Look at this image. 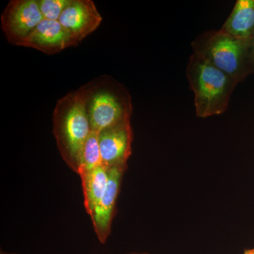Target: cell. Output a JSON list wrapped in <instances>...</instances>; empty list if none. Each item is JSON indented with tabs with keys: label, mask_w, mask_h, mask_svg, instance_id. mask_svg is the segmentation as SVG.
Masks as SVG:
<instances>
[{
	"label": "cell",
	"mask_w": 254,
	"mask_h": 254,
	"mask_svg": "<svg viewBox=\"0 0 254 254\" xmlns=\"http://www.w3.org/2000/svg\"><path fill=\"white\" fill-rule=\"evenodd\" d=\"M92 131L81 88L60 98L53 112V135L64 163L78 174L83 146Z\"/></svg>",
	"instance_id": "6da1fadb"
},
{
	"label": "cell",
	"mask_w": 254,
	"mask_h": 254,
	"mask_svg": "<svg viewBox=\"0 0 254 254\" xmlns=\"http://www.w3.org/2000/svg\"><path fill=\"white\" fill-rule=\"evenodd\" d=\"M187 76L194 94L197 117L206 118L226 111L238 83L235 79L195 53L189 60Z\"/></svg>",
	"instance_id": "7a4b0ae2"
},
{
	"label": "cell",
	"mask_w": 254,
	"mask_h": 254,
	"mask_svg": "<svg viewBox=\"0 0 254 254\" xmlns=\"http://www.w3.org/2000/svg\"><path fill=\"white\" fill-rule=\"evenodd\" d=\"M91 129L100 132L131 120V98L128 91L111 76H101L81 87Z\"/></svg>",
	"instance_id": "3957f363"
},
{
	"label": "cell",
	"mask_w": 254,
	"mask_h": 254,
	"mask_svg": "<svg viewBox=\"0 0 254 254\" xmlns=\"http://www.w3.org/2000/svg\"><path fill=\"white\" fill-rule=\"evenodd\" d=\"M251 40L219 30L205 32L192 42L193 53L199 55L239 83L253 73L250 62Z\"/></svg>",
	"instance_id": "277c9868"
},
{
	"label": "cell",
	"mask_w": 254,
	"mask_h": 254,
	"mask_svg": "<svg viewBox=\"0 0 254 254\" xmlns=\"http://www.w3.org/2000/svg\"><path fill=\"white\" fill-rule=\"evenodd\" d=\"M43 19L37 0H11L1 15V29L10 43L20 46Z\"/></svg>",
	"instance_id": "5b68a950"
},
{
	"label": "cell",
	"mask_w": 254,
	"mask_h": 254,
	"mask_svg": "<svg viewBox=\"0 0 254 254\" xmlns=\"http://www.w3.org/2000/svg\"><path fill=\"white\" fill-rule=\"evenodd\" d=\"M127 166L113 167L109 169V178L104 194L95 205L91 215L93 230L98 241L105 245L111 235L112 225L123 176Z\"/></svg>",
	"instance_id": "8992f818"
},
{
	"label": "cell",
	"mask_w": 254,
	"mask_h": 254,
	"mask_svg": "<svg viewBox=\"0 0 254 254\" xmlns=\"http://www.w3.org/2000/svg\"><path fill=\"white\" fill-rule=\"evenodd\" d=\"M103 165L107 168L127 166L133 139L131 122L116 124L98 132Z\"/></svg>",
	"instance_id": "52a82bcc"
},
{
	"label": "cell",
	"mask_w": 254,
	"mask_h": 254,
	"mask_svg": "<svg viewBox=\"0 0 254 254\" xmlns=\"http://www.w3.org/2000/svg\"><path fill=\"white\" fill-rule=\"evenodd\" d=\"M58 21L79 43L99 27L103 18L91 0H71Z\"/></svg>",
	"instance_id": "ba28073f"
},
{
	"label": "cell",
	"mask_w": 254,
	"mask_h": 254,
	"mask_svg": "<svg viewBox=\"0 0 254 254\" xmlns=\"http://www.w3.org/2000/svg\"><path fill=\"white\" fill-rule=\"evenodd\" d=\"M78 43L59 21L43 19L20 46L55 55Z\"/></svg>",
	"instance_id": "9c48e42d"
},
{
	"label": "cell",
	"mask_w": 254,
	"mask_h": 254,
	"mask_svg": "<svg viewBox=\"0 0 254 254\" xmlns=\"http://www.w3.org/2000/svg\"><path fill=\"white\" fill-rule=\"evenodd\" d=\"M221 31L242 39L254 35V0H238Z\"/></svg>",
	"instance_id": "30bf717a"
},
{
	"label": "cell",
	"mask_w": 254,
	"mask_h": 254,
	"mask_svg": "<svg viewBox=\"0 0 254 254\" xmlns=\"http://www.w3.org/2000/svg\"><path fill=\"white\" fill-rule=\"evenodd\" d=\"M79 176L83 190V204L87 214L91 216L95 205L106 190L109 169L101 165L92 171L81 173Z\"/></svg>",
	"instance_id": "8fae6325"
},
{
	"label": "cell",
	"mask_w": 254,
	"mask_h": 254,
	"mask_svg": "<svg viewBox=\"0 0 254 254\" xmlns=\"http://www.w3.org/2000/svg\"><path fill=\"white\" fill-rule=\"evenodd\" d=\"M103 165L98 139V132L92 130L87 138L81 155L78 175L92 171Z\"/></svg>",
	"instance_id": "7c38bea8"
},
{
	"label": "cell",
	"mask_w": 254,
	"mask_h": 254,
	"mask_svg": "<svg viewBox=\"0 0 254 254\" xmlns=\"http://www.w3.org/2000/svg\"><path fill=\"white\" fill-rule=\"evenodd\" d=\"M43 18L50 21H58L71 0H37Z\"/></svg>",
	"instance_id": "4fadbf2b"
},
{
	"label": "cell",
	"mask_w": 254,
	"mask_h": 254,
	"mask_svg": "<svg viewBox=\"0 0 254 254\" xmlns=\"http://www.w3.org/2000/svg\"><path fill=\"white\" fill-rule=\"evenodd\" d=\"M250 62L252 71L254 72V35L251 40L250 43Z\"/></svg>",
	"instance_id": "5bb4252c"
},
{
	"label": "cell",
	"mask_w": 254,
	"mask_h": 254,
	"mask_svg": "<svg viewBox=\"0 0 254 254\" xmlns=\"http://www.w3.org/2000/svg\"><path fill=\"white\" fill-rule=\"evenodd\" d=\"M244 254H254V248L245 250Z\"/></svg>",
	"instance_id": "9a60e30c"
},
{
	"label": "cell",
	"mask_w": 254,
	"mask_h": 254,
	"mask_svg": "<svg viewBox=\"0 0 254 254\" xmlns=\"http://www.w3.org/2000/svg\"><path fill=\"white\" fill-rule=\"evenodd\" d=\"M126 254H150L147 253V252H131V253H128Z\"/></svg>",
	"instance_id": "2e32d148"
},
{
	"label": "cell",
	"mask_w": 254,
	"mask_h": 254,
	"mask_svg": "<svg viewBox=\"0 0 254 254\" xmlns=\"http://www.w3.org/2000/svg\"><path fill=\"white\" fill-rule=\"evenodd\" d=\"M0 254H18L13 253V252H4V251H1V252H0Z\"/></svg>",
	"instance_id": "e0dca14e"
}]
</instances>
